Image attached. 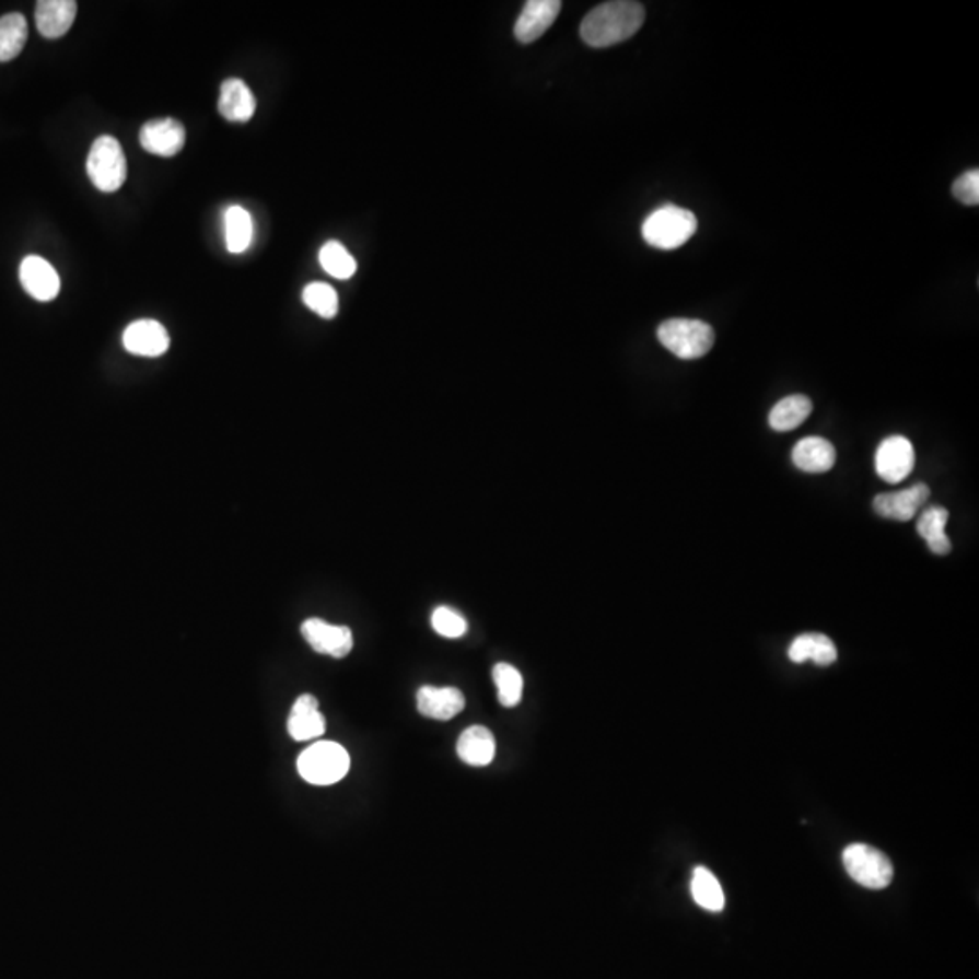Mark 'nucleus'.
<instances>
[{
    "label": "nucleus",
    "instance_id": "1",
    "mask_svg": "<svg viewBox=\"0 0 979 979\" xmlns=\"http://www.w3.org/2000/svg\"><path fill=\"white\" fill-rule=\"evenodd\" d=\"M646 19L644 5L615 0L593 8L581 24V37L592 48H609L633 37Z\"/></svg>",
    "mask_w": 979,
    "mask_h": 979
},
{
    "label": "nucleus",
    "instance_id": "2",
    "mask_svg": "<svg viewBox=\"0 0 979 979\" xmlns=\"http://www.w3.org/2000/svg\"><path fill=\"white\" fill-rule=\"evenodd\" d=\"M699 229V220L684 207H659L642 223V238L655 249L673 250L688 244Z\"/></svg>",
    "mask_w": 979,
    "mask_h": 979
},
{
    "label": "nucleus",
    "instance_id": "3",
    "mask_svg": "<svg viewBox=\"0 0 979 979\" xmlns=\"http://www.w3.org/2000/svg\"><path fill=\"white\" fill-rule=\"evenodd\" d=\"M656 338L680 360H699L713 349L715 330L700 319L672 318L661 324Z\"/></svg>",
    "mask_w": 979,
    "mask_h": 979
},
{
    "label": "nucleus",
    "instance_id": "4",
    "mask_svg": "<svg viewBox=\"0 0 979 979\" xmlns=\"http://www.w3.org/2000/svg\"><path fill=\"white\" fill-rule=\"evenodd\" d=\"M85 170L98 191H118L128 178V160L117 138L109 135L96 138L88 154Z\"/></svg>",
    "mask_w": 979,
    "mask_h": 979
},
{
    "label": "nucleus",
    "instance_id": "5",
    "mask_svg": "<svg viewBox=\"0 0 979 979\" xmlns=\"http://www.w3.org/2000/svg\"><path fill=\"white\" fill-rule=\"evenodd\" d=\"M350 757L336 742H316L298 758V773L313 785H333L349 773Z\"/></svg>",
    "mask_w": 979,
    "mask_h": 979
},
{
    "label": "nucleus",
    "instance_id": "6",
    "mask_svg": "<svg viewBox=\"0 0 979 979\" xmlns=\"http://www.w3.org/2000/svg\"><path fill=\"white\" fill-rule=\"evenodd\" d=\"M843 865L856 884L867 889H885L893 882L889 858L865 843H852L842 854Z\"/></svg>",
    "mask_w": 979,
    "mask_h": 979
},
{
    "label": "nucleus",
    "instance_id": "7",
    "mask_svg": "<svg viewBox=\"0 0 979 979\" xmlns=\"http://www.w3.org/2000/svg\"><path fill=\"white\" fill-rule=\"evenodd\" d=\"M874 465L884 481L890 485L901 482L914 470V446L904 435H890L878 446Z\"/></svg>",
    "mask_w": 979,
    "mask_h": 979
},
{
    "label": "nucleus",
    "instance_id": "8",
    "mask_svg": "<svg viewBox=\"0 0 979 979\" xmlns=\"http://www.w3.org/2000/svg\"><path fill=\"white\" fill-rule=\"evenodd\" d=\"M302 636L314 652L343 659L352 652L354 637L347 626L328 625L322 619H307L302 625Z\"/></svg>",
    "mask_w": 979,
    "mask_h": 979
},
{
    "label": "nucleus",
    "instance_id": "9",
    "mask_svg": "<svg viewBox=\"0 0 979 979\" xmlns=\"http://www.w3.org/2000/svg\"><path fill=\"white\" fill-rule=\"evenodd\" d=\"M931 498V490L923 482H918L914 487L906 488L900 492L879 493L873 501L874 512L884 517V520L907 521L914 520L918 510L925 506L926 501Z\"/></svg>",
    "mask_w": 979,
    "mask_h": 979
},
{
    "label": "nucleus",
    "instance_id": "10",
    "mask_svg": "<svg viewBox=\"0 0 979 979\" xmlns=\"http://www.w3.org/2000/svg\"><path fill=\"white\" fill-rule=\"evenodd\" d=\"M123 343L129 354L159 358L170 350L171 339L164 325L154 319H138L124 330Z\"/></svg>",
    "mask_w": 979,
    "mask_h": 979
},
{
    "label": "nucleus",
    "instance_id": "11",
    "mask_svg": "<svg viewBox=\"0 0 979 979\" xmlns=\"http://www.w3.org/2000/svg\"><path fill=\"white\" fill-rule=\"evenodd\" d=\"M22 287L37 302H51L59 296L60 278L51 264L40 256H26L19 269Z\"/></svg>",
    "mask_w": 979,
    "mask_h": 979
},
{
    "label": "nucleus",
    "instance_id": "12",
    "mask_svg": "<svg viewBox=\"0 0 979 979\" xmlns=\"http://www.w3.org/2000/svg\"><path fill=\"white\" fill-rule=\"evenodd\" d=\"M140 143L148 153L175 156L186 145V128L175 118L151 120L140 129Z\"/></svg>",
    "mask_w": 979,
    "mask_h": 979
},
{
    "label": "nucleus",
    "instance_id": "13",
    "mask_svg": "<svg viewBox=\"0 0 979 979\" xmlns=\"http://www.w3.org/2000/svg\"><path fill=\"white\" fill-rule=\"evenodd\" d=\"M559 0H529L515 22V38L523 44L534 43L543 37L561 13Z\"/></svg>",
    "mask_w": 979,
    "mask_h": 979
},
{
    "label": "nucleus",
    "instance_id": "14",
    "mask_svg": "<svg viewBox=\"0 0 979 979\" xmlns=\"http://www.w3.org/2000/svg\"><path fill=\"white\" fill-rule=\"evenodd\" d=\"M218 112L229 123H249L256 112V98L249 85L240 79L223 80L218 98Z\"/></svg>",
    "mask_w": 979,
    "mask_h": 979
},
{
    "label": "nucleus",
    "instance_id": "15",
    "mask_svg": "<svg viewBox=\"0 0 979 979\" xmlns=\"http://www.w3.org/2000/svg\"><path fill=\"white\" fill-rule=\"evenodd\" d=\"M325 727L327 724L325 716L319 713L318 699L313 695L298 697L287 722L289 735L296 742L313 741L324 735Z\"/></svg>",
    "mask_w": 979,
    "mask_h": 979
},
{
    "label": "nucleus",
    "instance_id": "16",
    "mask_svg": "<svg viewBox=\"0 0 979 979\" xmlns=\"http://www.w3.org/2000/svg\"><path fill=\"white\" fill-rule=\"evenodd\" d=\"M79 5L74 0H40L35 10V22L43 37L59 38L73 26Z\"/></svg>",
    "mask_w": 979,
    "mask_h": 979
},
{
    "label": "nucleus",
    "instance_id": "17",
    "mask_svg": "<svg viewBox=\"0 0 979 979\" xmlns=\"http://www.w3.org/2000/svg\"><path fill=\"white\" fill-rule=\"evenodd\" d=\"M419 713L434 720H451L465 710V695L456 688L423 686L416 695Z\"/></svg>",
    "mask_w": 979,
    "mask_h": 979
},
{
    "label": "nucleus",
    "instance_id": "18",
    "mask_svg": "<svg viewBox=\"0 0 979 979\" xmlns=\"http://www.w3.org/2000/svg\"><path fill=\"white\" fill-rule=\"evenodd\" d=\"M457 757L474 768H485L496 757V738L492 731L482 725H471L463 731L457 741Z\"/></svg>",
    "mask_w": 979,
    "mask_h": 979
},
{
    "label": "nucleus",
    "instance_id": "19",
    "mask_svg": "<svg viewBox=\"0 0 979 979\" xmlns=\"http://www.w3.org/2000/svg\"><path fill=\"white\" fill-rule=\"evenodd\" d=\"M793 463L807 474H826L837 463V451L824 438H805L793 448Z\"/></svg>",
    "mask_w": 979,
    "mask_h": 979
},
{
    "label": "nucleus",
    "instance_id": "20",
    "mask_svg": "<svg viewBox=\"0 0 979 979\" xmlns=\"http://www.w3.org/2000/svg\"><path fill=\"white\" fill-rule=\"evenodd\" d=\"M947 521V509L929 506V509L923 510V514L920 515V520L916 524L918 535L925 540L929 550L932 553H936V556H948L951 550H953V543L948 539V535L945 534Z\"/></svg>",
    "mask_w": 979,
    "mask_h": 979
},
{
    "label": "nucleus",
    "instance_id": "21",
    "mask_svg": "<svg viewBox=\"0 0 979 979\" xmlns=\"http://www.w3.org/2000/svg\"><path fill=\"white\" fill-rule=\"evenodd\" d=\"M811 412H813V401L809 397L802 396V394L783 397L769 412V427L777 432H791V430L799 429L800 424L809 418Z\"/></svg>",
    "mask_w": 979,
    "mask_h": 979
},
{
    "label": "nucleus",
    "instance_id": "22",
    "mask_svg": "<svg viewBox=\"0 0 979 979\" xmlns=\"http://www.w3.org/2000/svg\"><path fill=\"white\" fill-rule=\"evenodd\" d=\"M223 229H225V247L231 255H242L249 249L255 225L244 207H229L223 214Z\"/></svg>",
    "mask_w": 979,
    "mask_h": 979
},
{
    "label": "nucleus",
    "instance_id": "23",
    "mask_svg": "<svg viewBox=\"0 0 979 979\" xmlns=\"http://www.w3.org/2000/svg\"><path fill=\"white\" fill-rule=\"evenodd\" d=\"M27 22L22 13L0 16V62H10L26 46Z\"/></svg>",
    "mask_w": 979,
    "mask_h": 979
},
{
    "label": "nucleus",
    "instance_id": "24",
    "mask_svg": "<svg viewBox=\"0 0 979 979\" xmlns=\"http://www.w3.org/2000/svg\"><path fill=\"white\" fill-rule=\"evenodd\" d=\"M691 895L697 906L706 911L720 912L725 906L724 890L710 869L697 867L691 879Z\"/></svg>",
    "mask_w": 979,
    "mask_h": 979
},
{
    "label": "nucleus",
    "instance_id": "25",
    "mask_svg": "<svg viewBox=\"0 0 979 979\" xmlns=\"http://www.w3.org/2000/svg\"><path fill=\"white\" fill-rule=\"evenodd\" d=\"M319 264L324 267L325 272L336 278V280H349L354 276L358 265L354 258L350 256L349 250L345 249L339 242H327L319 250Z\"/></svg>",
    "mask_w": 979,
    "mask_h": 979
},
{
    "label": "nucleus",
    "instance_id": "26",
    "mask_svg": "<svg viewBox=\"0 0 979 979\" xmlns=\"http://www.w3.org/2000/svg\"><path fill=\"white\" fill-rule=\"evenodd\" d=\"M493 683L498 686L499 702L504 708H515L523 699V675L510 664L493 667Z\"/></svg>",
    "mask_w": 979,
    "mask_h": 979
},
{
    "label": "nucleus",
    "instance_id": "27",
    "mask_svg": "<svg viewBox=\"0 0 979 979\" xmlns=\"http://www.w3.org/2000/svg\"><path fill=\"white\" fill-rule=\"evenodd\" d=\"M303 303L322 318L333 319L338 314V292L327 283H308L303 289Z\"/></svg>",
    "mask_w": 979,
    "mask_h": 979
},
{
    "label": "nucleus",
    "instance_id": "28",
    "mask_svg": "<svg viewBox=\"0 0 979 979\" xmlns=\"http://www.w3.org/2000/svg\"><path fill=\"white\" fill-rule=\"evenodd\" d=\"M432 628H434L441 637H446V639H459V637L465 636L466 625L465 617L463 615L457 614L452 608H446V606H440V608L435 609L434 614H432Z\"/></svg>",
    "mask_w": 979,
    "mask_h": 979
},
{
    "label": "nucleus",
    "instance_id": "29",
    "mask_svg": "<svg viewBox=\"0 0 979 979\" xmlns=\"http://www.w3.org/2000/svg\"><path fill=\"white\" fill-rule=\"evenodd\" d=\"M953 195L956 200L965 206H978L979 203V171H965L964 175L956 178L953 186Z\"/></svg>",
    "mask_w": 979,
    "mask_h": 979
},
{
    "label": "nucleus",
    "instance_id": "30",
    "mask_svg": "<svg viewBox=\"0 0 979 979\" xmlns=\"http://www.w3.org/2000/svg\"><path fill=\"white\" fill-rule=\"evenodd\" d=\"M837 656L838 652L835 642L827 636L815 633V650H813L811 661L818 664V666H831L832 662L837 661Z\"/></svg>",
    "mask_w": 979,
    "mask_h": 979
},
{
    "label": "nucleus",
    "instance_id": "31",
    "mask_svg": "<svg viewBox=\"0 0 979 979\" xmlns=\"http://www.w3.org/2000/svg\"><path fill=\"white\" fill-rule=\"evenodd\" d=\"M813 650H815V633H804V636L796 637L793 644L789 646V659L794 664H804V662L811 661Z\"/></svg>",
    "mask_w": 979,
    "mask_h": 979
}]
</instances>
